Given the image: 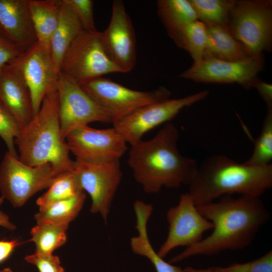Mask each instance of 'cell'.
Masks as SVG:
<instances>
[{
    "label": "cell",
    "mask_w": 272,
    "mask_h": 272,
    "mask_svg": "<svg viewBox=\"0 0 272 272\" xmlns=\"http://www.w3.org/2000/svg\"><path fill=\"white\" fill-rule=\"evenodd\" d=\"M23 242L17 239L0 241V263L8 258L15 248Z\"/></svg>",
    "instance_id": "36"
},
{
    "label": "cell",
    "mask_w": 272,
    "mask_h": 272,
    "mask_svg": "<svg viewBox=\"0 0 272 272\" xmlns=\"http://www.w3.org/2000/svg\"><path fill=\"white\" fill-rule=\"evenodd\" d=\"M185 272H218L214 268V267H209L208 268H196L192 266H187L184 269Z\"/></svg>",
    "instance_id": "38"
},
{
    "label": "cell",
    "mask_w": 272,
    "mask_h": 272,
    "mask_svg": "<svg viewBox=\"0 0 272 272\" xmlns=\"http://www.w3.org/2000/svg\"><path fill=\"white\" fill-rule=\"evenodd\" d=\"M71 9L83 30H97L93 16V1L92 0H63Z\"/></svg>",
    "instance_id": "32"
},
{
    "label": "cell",
    "mask_w": 272,
    "mask_h": 272,
    "mask_svg": "<svg viewBox=\"0 0 272 272\" xmlns=\"http://www.w3.org/2000/svg\"><path fill=\"white\" fill-rule=\"evenodd\" d=\"M207 26L206 45L203 57L225 60H239L251 57L231 34L228 26Z\"/></svg>",
    "instance_id": "21"
},
{
    "label": "cell",
    "mask_w": 272,
    "mask_h": 272,
    "mask_svg": "<svg viewBox=\"0 0 272 272\" xmlns=\"http://www.w3.org/2000/svg\"><path fill=\"white\" fill-rule=\"evenodd\" d=\"M199 212L213 225V232L197 243L186 247L171 258L173 264L196 255H211L227 250L243 249L254 240L270 213L259 197L231 195L196 206Z\"/></svg>",
    "instance_id": "1"
},
{
    "label": "cell",
    "mask_w": 272,
    "mask_h": 272,
    "mask_svg": "<svg viewBox=\"0 0 272 272\" xmlns=\"http://www.w3.org/2000/svg\"><path fill=\"white\" fill-rule=\"evenodd\" d=\"M24 258L27 262L35 265L39 272H64L59 257L52 254H45L35 252L33 254L26 255Z\"/></svg>",
    "instance_id": "33"
},
{
    "label": "cell",
    "mask_w": 272,
    "mask_h": 272,
    "mask_svg": "<svg viewBox=\"0 0 272 272\" xmlns=\"http://www.w3.org/2000/svg\"><path fill=\"white\" fill-rule=\"evenodd\" d=\"M228 27L250 56L263 55L271 47V1H236Z\"/></svg>",
    "instance_id": "5"
},
{
    "label": "cell",
    "mask_w": 272,
    "mask_h": 272,
    "mask_svg": "<svg viewBox=\"0 0 272 272\" xmlns=\"http://www.w3.org/2000/svg\"><path fill=\"white\" fill-rule=\"evenodd\" d=\"M86 197L84 191L74 197L39 208L34 216L37 223H49L67 230L81 210Z\"/></svg>",
    "instance_id": "24"
},
{
    "label": "cell",
    "mask_w": 272,
    "mask_h": 272,
    "mask_svg": "<svg viewBox=\"0 0 272 272\" xmlns=\"http://www.w3.org/2000/svg\"><path fill=\"white\" fill-rule=\"evenodd\" d=\"M136 216L138 235L130 239L132 251L136 254L147 258L156 272H185L184 269L165 261L156 252L150 242L147 233V223L153 210V206L142 200H136L133 205Z\"/></svg>",
    "instance_id": "19"
},
{
    "label": "cell",
    "mask_w": 272,
    "mask_h": 272,
    "mask_svg": "<svg viewBox=\"0 0 272 272\" xmlns=\"http://www.w3.org/2000/svg\"><path fill=\"white\" fill-rule=\"evenodd\" d=\"M188 186L196 206L233 194L259 197L272 187V164L250 165L214 155L198 165Z\"/></svg>",
    "instance_id": "3"
},
{
    "label": "cell",
    "mask_w": 272,
    "mask_h": 272,
    "mask_svg": "<svg viewBox=\"0 0 272 272\" xmlns=\"http://www.w3.org/2000/svg\"><path fill=\"white\" fill-rule=\"evenodd\" d=\"M55 177L50 164L31 167L7 151L0 164L1 196L14 207H21L37 192L48 188Z\"/></svg>",
    "instance_id": "7"
},
{
    "label": "cell",
    "mask_w": 272,
    "mask_h": 272,
    "mask_svg": "<svg viewBox=\"0 0 272 272\" xmlns=\"http://www.w3.org/2000/svg\"><path fill=\"white\" fill-rule=\"evenodd\" d=\"M83 30L80 22L71 9L63 0H61L59 21L50 42L53 60L59 71L66 51Z\"/></svg>",
    "instance_id": "22"
},
{
    "label": "cell",
    "mask_w": 272,
    "mask_h": 272,
    "mask_svg": "<svg viewBox=\"0 0 272 272\" xmlns=\"http://www.w3.org/2000/svg\"><path fill=\"white\" fill-rule=\"evenodd\" d=\"M207 40V26L197 20L188 24L183 29L178 47L187 51L194 62L200 61L203 56Z\"/></svg>",
    "instance_id": "29"
},
{
    "label": "cell",
    "mask_w": 272,
    "mask_h": 272,
    "mask_svg": "<svg viewBox=\"0 0 272 272\" xmlns=\"http://www.w3.org/2000/svg\"><path fill=\"white\" fill-rule=\"evenodd\" d=\"M9 63L19 72L30 90L35 116L44 97L57 91L60 71L50 48L37 41Z\"/></svg>",
    "instance_id": "11"
},
{
    "label": "cell",
    "mask_w": 272,
    "mask_h": 272,
    "mask_svg": "<svg viewBox=\"0 0 272 272\" xmlns=\"http://www.w3.org/2000/svg\"><path fill=\"white\" fill-rule=\"evenodd\" d=\"M0 105L15 119L20 130L34 116L30 90L11 63L0 67Z\"/></svg>",
    "instance_id": "17"
},
{
    "label": "cell",
    "mask_w": 272,
    "mask_h": 272,
    "mask_svg": "<svg viewBox=\"0 0 272 272\" xmlns=\"http://www.w3.org/2000/svg\"><path fill=\"white\" fill-rule=\"evenodd\" d=\"M0 34L23 51L37 41L29 0H0Z\"/></svg>",
    "instance_id": "18"
},
{
    "label": "cell",
    "mask_w": 272,
    "mask_h": 272,
    "mask_svg": "<svg viewBox=\"0 0 272 272\" xmlns=\"http://www.w3.org/2000/svg\"><path fill=\"white\" fill-rule=\"evenodd\" d=\"M60 73L81 83L121 72L107 55L101 32L83 30L66 51L61 62Z\"/></svg>",
    "instance_id": "6"
},
{
    "label": "cell",
    "mask_w": 272,
    "mask_h": 272,
    "mask_svg": "<svg viewBox=\"0 0 272 272\" xmlns=\"http://www.w3.org/2000/svg\"><path fill=\"white\" fill-rule=\"evenodd\" d=\"M166 218L168 235L157 252L163 258L176 247L197 243L204 233L213 228L212 223L199 212L188 192L182 194L178 205L168 210Z\"/></svg>",
    "instance_id": "15"
},
{
    "label": "cell",
    "mask_w": 272,
    "mask_h": 272,
    "mask_svg": "<svg viewBox=\"0 0 272 272\" xmlns=\"http://www.w3.org/2000/svg\"><path fill=\"white\" fill-rule=\"evenodd\" d=\"M158 15L168 35L178 46L183 29L198 20L189 0H158Z\"/></svg>",
    "instance_id": "20"
},
{
    "label": "cell",
    "mask_w": 272,
    "mask_h": 272,
    "mask_svg": "<svg viewBox=\"0 0 272 272\" xmlns=\"http://www.w3.org/2000/svg\"><path fill=\"white\" fill-rule=\"evenodd\" d=\"M66 230L49 223L37 224L31 231L30 241L35 243L36 252L51 254L66 242Z\"/></svg>",
    "instance_id": "27"
},
{
    "label": "cell",
    "mask_w": 272,
    "mask_h": 272,
    "mask_svg": "<svg viewBox=\"0 0 272 272\" xmlns=\"http://www.w3.org/2000/svg\"><path fill=\"white\" fill-rule=\"evenodd\" d=\"M22 52L20 48L0 34V67L9 63Z\"/></svg>",
    "instance_id": "34"
},
{
    "label": "cell",
    "mask_w": 272,
    "mask_h": 272,
    "mask_svg": "<svg viewBox=\"0 0 272 272\" xmlns=\"http://www.w3.org/2000/svg\"><path fill=\"white\" fill-rule=\"evenodd\" d=\"M214 268L218 272H272V250L249 262H235L226 267Z\"/></svg>",
    "instance_id": "31"
},
{
    "label": "cell",
    "mask_w": 272,
    "mask_h": 272,
    "mask_svg": "<svg viewBox=\"0 0 272 272\" xmlns=\"http://www.w3.org/2000/svg\"><path fill=\"white\" fill-rule=\"evenodd\" d=\"M0 272H13V270L9 267L5 268L0 270Z\"/></svg>",
    "instance_id": "39"
},
{
    "label": "cell",
    "mask_w": 272,
    "mask_h": 272,
    "mask_svg": "<svg viewBox=\"0 0 272 272\" xmlns=\"http://www.w3.org/2000/svg\"><path fill=\"white\" fill-rule=\"evenodd\" d=\"M272 160V107L267 108L261 132L254 141L252 155L244 163L247 165L264 166Z\"/></svg>",
    "instance_id": "28"
},
{
    "label": "cell",
    "mask_w": 272,
    "mask_h": 272,
    "mask_svg": "<svg viewBox=\"0 0 272 272\" xmlns=\"http://www.w3.org/2000/svg\"><path fill=\"white\" fill-rule=\"evenodd\" d=\"M79 84L111 115L113 122L143 106L169 99L171 94L163 86L150 91H138L103 77Z\"/></svg>",
    "instance_id": "8"
},
{
    "label": "cell",
    "mask_w": 272,
    "mask_h": 272,
    "mask_svg": "<svg viewBox=\"0 0 272 272\" xmlns=\"http://www.w3.org/2000/svg\"><path fill=\"white\" fill-rule=\"evenodd\" d=\"M15 144L19 159L27 165L49 163L56 176L73 171L74 161L61 133L57 91L44 97L38 112L20 130Z\"/></svg>",
    "instance_id": "4"
},
{
    "label": "cell",
    "mask_w": 272,
    "mask_h": 272,
    "mask_svg": "<svg viewBox=\"0 0 272 272\" xmlns=\"http://www.w3.org/2000/svg\"><path fill=\"white\" fill-rule=\"evenodd\" d=\"M250 87L255 88L266 104L267 107H272V85L261 81L256 77L251 83Z\"/></svg>",
    "instance_id": "35"
},
{
    "label": "cell",
    "mask_w": 272,
    "mask_h": 272,
    "mask_svg": "<svg viewBox=\"0 0 272 272\" xmlns=\"http://www.w3.org/2000/svg\"><path fill=\"white\" fill-rule=\"evenodd\" d=\"M20 131L17 121L0 105V137L7 146L8 151L17 157L15 140Z\"/></svg>",
    "instance_id": "30"
},
{
    "label": "cell",
    "mask_w": 272,
    "mask_h": 272,
    "mask_svg": "<svg viewBox=\"0 0 272 272\" xmlns=\"http://www.w3.org/2000/svg\"><path fill=\"white\" fill-rule=\"evenodd\" d=\"M264 65L263 55L234 61L203 57L179 77L200 83H237L247 88H250L251 83Z\"/></svg>",
    "instance_id": "14"
},
{
    "label": "cell",
    "mask_w": 272,
    "mask_h": 272,
    "mask_svg": "<svg viewBox=\"0 0 272 272\" xmlns=\"http://www.w3.org/2000/svg\"><path fill=\"white\" fill-rule=\"evenodd\" d=\"M101 36L107 55L121 73L132 71L136 63V38L123 1H113L109 25Z\"/></svg>",
    "instance_id": "16"
},
{
    "label": "cell",
    "mask_w": 272,
    "mask_h": 272,
    "mask_svg": "<svg viewBox=\"0 0 272 272\" xmlns=\"http://www.w3.org/2000/svg\"><path fill=\"white\" fill-rule=\"evenodd\" d=\"M65 140L76 160L88 163L119 161L127 150V143L113 126L105 129L82 126L68 134Z\"/></svg>",
    "instance_id": "13"
},
{
    "label": "cell",
    "mask_w": 272,
    "mask_h": 272,
    "mask_svg": "<svg viewBox=\"0 0 272 272\" xmlns=\"http://www.w3.org/2000/svg\"><path fill=\"white\" fill-rule=\"evenodd\" d=\"M73 171L81 188L91 197V212L100 214L106 223L122 178L119 161L93 163L76 160Z\"/></svg>",
    "instance_id": "12"
},
{
    "label": "cell",
    "mask_w": 272,
    "mask_h": 272,
    "mask_svg": "<svg viewBox=\"0 0 272 272\" xmlns=\"http://www.w3.org/2000/svg\"><path fill=\"white\" fill-rule=\"evenodd\" d=\"M197 19L206 25L228 26L235 0H189Z\"/></svg>",
    "instance_id": "26"
},
{
    "label": "cell",
    "mask_w": 272,
    "mask_h": 272,
    "mask_svg": "<svg viewBox=\"0 0 272 272\" xmlns=\"http://www.w3.org/2000/svg\"><path fill=\"white\" fill-rule=\"evenodd\" d=\"M57 92L60 128L64 139L74 130L93 122L112 123L111 115L79 83L60 73Z\"/></svg>",
    "instance_id": "9"
},
{
    "label": "cell",
    "mask_w": 272,
    "mask_h": 272,
    "mask_svg": "<svg viewBox=\"0 0 272 272\" xmlns=\"http://www.w3.org/2000/svg\"><path fill=\"white\" fill-rule=\"evenodd\" d=\"M84 191L74 171L64 173L54 178L46 192L37 198L36 203L39 208L45 207L74 197Z\"/></svg>",
    "instance_id": "25"
},
{
    "label": "cell",
    "mask_w": 272,
    "mask_h": 272,
    "mask_svg": "<svg viewBox=\"0 0 272 272\" xmlns=\"http://www.w3.org/2000/svg\"><path fill=\"white\" fill-rule=\"evenodd\" d=\"M179 138L176 126L168 122L152 139L131 146L127 164L145 192L156 193L163 187L188 185L194 177L198 165L180 153Z\"/></svg>",
    "instance_id": "2"
},
{
    "label": "cell",
    "mask_w": 272,
    "mask_h": 272,
    "mask_svg": "<svg viewBox=\"0 0 272 272\" xmlns=\"http://www.w3.org/2000/svg\"><path fill=\"white\" fill-rule=\"evenodd\" d=\"M61 0H29V8L37 41L50 48L59 21Z\"/></svg>",
    "instance_id": "23"
},
{
    "label": "cell",
    "mask_w": 272,
    "mask_h": 272,
    "mask_svg": "<svg viewBox=\"0 0 272 272\" xmlns=\"http://www.w3.org/2000/svg\"><path fill=\"white\" fill-rule=\"evenodd\" d=\"M4 198L0 196V207L4 201ZM0 226L9 230H14L16 229V226L10 220L9 217L7 214L0 210Z\"/></svg>",
    "instance_id": "37"
},
{
    "label": "cell",
    "mask_w": 272,
    "mask_h": 272,
    "mask_svg": "<svg viewBox=\"0 0 272 272\" xmlns=\"http://www.w3.org/2000/svg\"><path fill=\"white\" fill-rule=\"evenodd\" d=\"M209 91L203 90L178 99H167L143 106L113 123V126L130 146L143 135L163 123H168L183 109L205 99Z\"/></svg>",
    "instance_id": "10"
}]
</instances>
